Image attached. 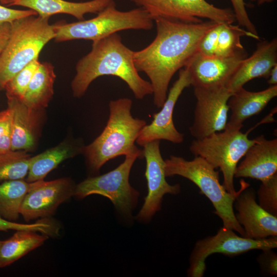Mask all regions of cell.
I'll use <instances>...</instances> for the list:
<instances>
[{"instance_id": "cell-1", "label": "cell", "mask_w": 277, "mask_h": 277, "mask_svg": "<svg viewBox=\"0 0 277 277\" xmlns=\"http://www.w3.org/2000/svg\"><path fill=\"white\" fill-rule=\"evenodd\" d=\"M153 21L156 35L147 46L134 51L133 62L138 72H144L149 78L153 103L160 108L166 99L174 74L185 67L197 52L202 37L218 23L210 20L186 23L162 18Z\"/></svg>"}, {"instance_id": "cell-2", "label": "cell", "mask_w": 277, "mask_h": 277, "mask_svg": "<svg viewBox=\"0 0 277 277\" xmlns=\"http://www.w3.org/2000/svg\"><path fill=\"white\" fill-rule=\"evenodd\" d=\"M133 53L117 33L93 42L91 51L76 64V74L71 84L73 96H83L90 84L104 75L115 76L124 81L136 99L152 94L150 83L142 78L135 67Z\"/></svg>"}, {"instance_id": "cell-3", "label": "cell", "mask_w": 277, "mask_h": 277, "mask_svg": "<svg viewBox=\"0 0 277 277\" xmlns=\"http://www.w3.org/2000/svg\"><path fill=\"white\" fill-rule=\"evenodd\" d=\"M132 105V100L126 97L109 102V115L105 127L83 149L82 153L91 173H97L101 167L112 159L140 149L135 143L146 122L133 117Z\"/></svg>"}, {"instance_id": "cell-4", "label": "cell", "mask_w": 277, "mask_h": 277, "mask_svg": "<svg viewBox=\"0 0 277 277\" xmlns=\"http://www.w3.org/2000/svg\"><path fill=\"white\" fill-rule=\"evenodd\" d=\"M164 162L166 177L180 175L193 182L211 201L214 213L223 222V227L244 236V231L236 219L233 205L240 193L249 186L248 183L241 180L240 189L231 193L220 184L219 172L201 156H194L192 160L187 161L172 155Z\"/></svg>"}, {"instance_id": "cell-5", "label": "cell", "mask_w": 277, "mask_h": 277, "mask_svg": "<svg viewBox=\"0 0 277 277\" xmlns=\"http://www.w3.org/2000/svg\"><path fill=\"white\" fill-rule=\"evenodd\" d=\"M50 17L31 15L12 23L7 44L0 56V90L19 70L35 58L55 37Z\"/></svg>"}, {"instance_id": "cell-6", "label": "cell", "mask_w": 277, "mask_h": 277, "mask_svg": "<svg viewBox=\"0 0 277 277\" xmlns=\"http://www.w3.org/2000/svg\"><path fill=\"white\" fill-rule=\"evenodd\" d=\"M91 19L68 23L62 21L53 25L55 42H63L74 39L97 41L111 34L128 30H149L153 20L142 8L126 11L116 8L111 4Z\"/></svg>"}, {"instance_id": "cell-7", "label": "cell", "mask_w": 277, "mask_h": 277, "mask_svg": "<svg viewBox=\"0 0 277 277\" xmlns=\"http://www.w3.org/2000/svg\"><path fill=\"white\" fill-rule=\"evenodd\" d=\"M248 130L226 127L222 131L201 139L194 140L189 147L194 156H201L214 168H219L223 175L224 188L229 193L236 192L234 186V173L240 160L256 142L250 139Z\"/></svg>"}, {"instance_id": "cell-8", "label": "cell", "mask_w": 277, "mask_h": 277, "mask_svg": "<svg viewBox=\"0 0 277 277\" xmlns=\"http://www.w3.org/2000/svg\"><path fill=\"white\" fill-rule=\"evenodd\" d=\"M143 157L141 149L126 155L124 162L114 169L102 175L89 177L76 185L74 196L80 199L92 194L103 196L110 200L121 216L131 219L140 193L129 183V175L136 160Z\"/></svg>"}, {"instance_id": "cell-9", "label": "cell", "mask_w": 277, "mask_h": 277, "mask_svg": "<svg viewBox=\"0 0 277 277\" xmlns=\"http://www.w3.org/2000/svg\"><path fill=\"white\" fill-rule=\"evenodd\" d=\"M276 247V236L259 240L248 239L238 235L231 229L222 227L216 234L196 243L190 256L188 275L202 277L206 268L205 260L213 253L234 256L254 249L265 251Z\"/></svg>"}, {"instance_id": "cell-10", "label": "cell", "mask_w": 277, "mask_h": 277, "mask_svg": "<svg viewBox=\"0 0 277 277\" xmlns=\"http://www.w3.org/2000/svg\"><path fill=\"white\" fill-rule=\"evenodd\" d=\"M154 20L157 18L186 23H199L202 18L218 23L233 24V10L217 7L206 0H130Z\"/></svg>"}, {"instance_id": "cell-11", "label": "cell", "mask_w": 277, "mask_h": 277, "mask_svg": "<svg viewBox=\"0 0 277 277\" xmlns=\"http://www.w3.org/2000/svg\"><path fill=\"white\" fill-rule=\"evenodd\" d=\"M196 105L191 135L201 139L226 128L229 108L228 101L232 93L226 86L193 87Z\"/></svg>"}, {"instance_id": "cell-12", "label": "cell", "mask_w": 277, "mask_h": 277, "mask_svg": "<svg viewBox=\"0 0 277 277\" xmlns=\"http://www.w3.org/2000/svg\"><path fill=\"white\" fill-rule=\"evenodd\" d=\"M160 145V141L155 140L143 146V157L146 165L145 176L148 193L136 216V219L142 223L149 222L156 212L161 210L165 194H177L181 191L179 184L170 185L166 180L165 162L161 153Z\"/></svg>"}, {"instance_id": "cell-13", "label": "cell", "mask_w": 277, "mask_h": 277, "mask_svg": "<svg viewBox=\"0 0 277 277\" xmlns=\"http://www.w3.org/2000/svg\"><path fill=\"white\" fill-rule=\"evenodd\" d=\"M75 186L67 177L30 183L21 205L20 214L27 222L40 217L47 218L62 203L74 195Z\"/></svg>"}, {"instance_id": "cell-14", "label": "cell", "mask_w": 277, "mask_h": 277, "mask_svg": "<svg viewBox=\"0 0 277 277\" xmlns=\"http://www.w3.org/2000/svg\"><path fill=\"white\" fill-rule=\"evenodd\" d=\"M191 86V79L185 68L179 71V77L167 93L161 110L153 115V120L142 129L136 143L141 146L155 140H166L174 144L184 141V134L176 129L173 121L175 105L183 90Z\"/></svg>"}, {"instance_id": "cell-15", "label": "cell", "mask_w": 277, "mask_h": 277, "mask_svg": "<svg viewBox=\"0 0 277 277\" xmlns=\"http://www.w3.org/2000/svg\"><path fill=\"white\" fill-rule=\"evenodd\" d=\"M248 56L244 49L229 56L206 55L196 52L185 68L193 87L226 86L242 60Z\"/></svg>"}, {"instance_id": "cell-16", "label": "cell", "mask_w": 277, "mask_h": 277, "mask_svg": "<svg viewBox=\"0 0 277 277\" xmlns=\"http://www.w3.org/2000/svg\"><path fill=\"white\" fill-rule=\"evenodd\" d=\"M246 188L234 201L235 216L244 231L243 237L262 239L277 235V216L264 209L255 200L253 191Z\"/></svg>"}, {"instance_id": "cell-17", "label": "cell", "mask_w": 277, "mask_h": 277, "mask_svg": "<svg viewBox=\"0 0 277 277\" xmlns=\"http://www.w3.org/2000/svg\"><path fill=\"white\" fill-rule=\"evenodd\" d=\"M238 165L235 177H249L261 182L277 173V139H266L261 135L247 150Z\"/></svg>"}, {"instance_id": "cell-18", "label": "cell", "mask_w": 277, "mask_h": 277, "mask_svg": "<svg viewBox=\"0 0 277 277\" xmlns=\"http://www.w3.org/2000/svg\"><path fill=\"white\" fill-rule=\"evenodd\" d=\"M277 65V39L258 44L252 54L242 61L226 85L233 94L249 81L259 77L267 78Z\"/></svg>"}, {"instance_id": "cell-19", "label": "cell", "mask_w": 277, "mask_h": 277, "mask_svg": "<svg viewBox=\"0 0 277 277\" xmlns=\"http://www.w3.org/2000/svg\"><path fill=\"white\" fill-rule=\"evenodd\" d=\"M276 95L277 85L257 92L240 88L228 101L231 115L226 127L241 130L245 120L259 114Z\"/></svg>"}, {"instance_id": "cell-20", "label": "cell", "mask_w": 277, "mask_h": 277, "mask_svg": "<svg viewBox=\"0 0 277 277\" xmlns=\"http://www.w3.org/2000/svg\"><path fill=\"white\" fill-rule=\"evenodd\" d=\"M115 3L114 0H91L74 2L65 0H16L8 6H18L35 11L43 17H50L58 14L72 15L78 21L84 19L87 13H98Z\"/></svg>"}, {"instance_id": "cell-21", "label": "cell", "mask_w": 277, "mask_h": 277, "mask_svg": "<svg viewBox=\"0 0 277 277\" xmlns=\"http://www.w3.org/2000/svg\"><path fill=\"white\" fill-rule=\"evenodd\" d=\"M8 107L12 112L11 150L28 151L35 144L38 112L27 106L22 100L7 96Z\"/></svg>"}, {"instance_id": "cell-22", "label": "cell", "mask_w": 277, "mask_h": 277, "mask_svg": "<svg viewBox=\"0 0 277 277\" xmlns=\"http://www.w3.org/2000/svg\"><path fill=\"white\" fill-rule=\"evenodd\" d=\"M81 143L65 141L54 147L30 158L27 182L44 180L46 176L64 161L82 153Z\"/></svg>"}, {"instance_id": "cell-23", "label": "cell", "mask_w": 277, "mask_h": 277, "mask_svg": "<svg viewBox=\"0 0 277 277\" xmlns=\"http://www.w3.org/2000/svg\"><path fill=\"white\" fill-rule=\"evenodd\" d=\"M248 36L259 39L255 35L239 25L221 23L208 31L207 37L213 55L229 56L244 50L241 37Z\"/></svg>"}, {"instance_id": "cell-24", "label": "cell", "mask_w": 277, "mask_h": 277, "mask_svg": "<svg viewBox=\"0 0 277 277\" xmlns=\"http://www.w3.org/2000/svg\"><path fill=\"white\" fill-rule=\"evenodd\" d=\"M55 78L53 65L47 62H41L26 89L22 102L35 110L47 107L53 94Z\"/></svg>"}, {"instance_id": "cell-25", "label": "cell", "mask_w": 277, "mask_h": 277, "mask_svg": "<svg viewBox=\"0 0 277 277\" xmlns=\"http://www.w3.org/2000/svg\"><path fill=\"white\" fill-rule=\"evenodd\" d=\"M48 236L29 230H17L0 245V268L6 267L41 246Z\"/></svg>"}, {"instance_id": "cell-26", "label": "cell", "mask_w": 277, "mask_h": 277, "mask_svg": "<svg viewBox=\"0 0 277 277\" xmlns=\"http://www.w3.org/2000/svg\"><path fill=\"white\" fill-rule=\"evenodd\" d=\"M30 183L23 180L4 181L0 184V216L9 221H16Z\"/></svg>"}, {"instance_id": "cell-27", "label": "cell", "mask_w": 277, "mask_h": 277, "mask_svg": "<svg viewBox=\"0 0 277 277\" xmlns=\"http://www.w3.org/2000/svg\"><path fill=\"white\" fill-rule=\"evenodd\" d=\"M31 157L25 150L0 153V181L23 180L28 174Z\"/></svg>"}, {"instance_id": "cell-28", "label": "cell", "mask_w": 277, "mask_h": 277, "mask_svg": "<svg viewBox=\"0 0 277 277\" xmlns=\"http://www.w3.org/2000/svg\"><path fill=\"white\" fill-rule=\"evenodd\" d=\"M40 63L38 58H35L15 74L5 86L6 96L14 97L22 100L26 89Z\"/></svg>"}, {"instance_id": "cell-29", "label": "cell", "mask_w": 277, "mask_h": 277, "mask_svg": "<svg viewBox=\"0 0 277 277\" xmlns=\"http://www.w3.org/2000/svg\"><path fill=\"white\" fill-rule=\"evenodd\" d=\"M258 195L259 204L269 213L277 216V173L261 182Z\"/></svg>"}, {"instance_id": "cell-30", "label": "cell", "mask_w": 277, "mask_h": 277, "mask_svg": "<svg viewBox=\"0 0 277 277\" xmlns=\"http://www.w3.org/2000/svg\"><path fill=\"white\" fill-rule=\"evenodd\" d=\"M29 230L50 235L53 230V224L48 219L44 218L31 224L18 223L9 221L0 216V231Z\"/></svg>"}, {"instance_id": "cell-31", "label": "cell", "mask_w": 277, "mask_h": 277, "mask_svg": "<svg viewBox=\"0 0 277 277\" xmlns=\"http://www.w3.org/2000/svg\"><path fill=\"white\" fill-rule=\"evenodd\" d=\"M12 112L8 107L0 111V153L11 150Z\"/></svg>"}, {"instance_id": "cell-32", "label": "cell", "mask_w": 277, "mask_h": 277, "mask_svg": "<svg viewBox=\"0 0 277 277\" xmlns=\"http://www.w3.org/2000/svg\"><path fill=\"white\" fill-rule=\"evenodd\" d=\"M255 1V0H251ZM233 8L236 21L239 25L245 28V29L252 34L258 35L256 29L250 20L245 7L244 0H230Z\"/></svg>"}, {"instance_id": "cell-33", "label": "cell", "mask_w": 277, "mask_h": 277, "mask_svg": "<svg viewBox=\"0 0 277 277\" xmlns=\"http://www.w3.org/2000/svg\"><path fill=\"white\" fill-rule=\"evenodd\" d=\"M37 15L35 11L31 9H14L0 4V26L6 23H12L22 17Z\"/></svg>"}, {"instance_id": "cell-34", "label": "cell", "mask_w": 277, "mask_h": 277, "mask_svg": "<svg viewBox=\"0 0 277 277\" xmlns=\"http://www.w3.org/2000/svg\"><path fill=\"white\" fill-rule=\"evenodd\" d=\"M271 250H266L267 255H265L267 259L264 261V267L269 274L276 275L277 274V257L276 254L270 253Z\"/></svg>"}, {"instance_id": "cell-35", "label": "cell", "mask_w": 277, "mask_h": 277, "mask_svg": "<svg viewBox=\"0 0 277 277\" xmlns=\"http://www.w3.org/2000/svg\"><path fill=\"white\" fill-rule=\"evenodd\" d=\"M11 29V23H6L0 26V56L9 41Z\"/></svg>"}, {"instance_id": "cell-36", "label": "cell", "mask_w": 277, "mask_h": 277, "mask_svg": "<svg viewBox=\"0 0 277 277\" xmlns=\"http://www.w3.org/2000/svg\"><path fill=\"white\" fill-rule=\"evenodd\" d=\"M267 78V83L270 85H277V65L271 70Z\"/></svg>"}, {"instance_id": "cell-37", "label": "cell", "mask_w": 277, "mask_h": 277, "mask_svg": "<svg viewBox=\"0 0 277 277\" xmlns=\"http://www.w3.org/2000/svg\"><path fill=\"white\" fill-rule=\"evenodd\" d=\"M15 1L16 0H0V4L3 5H7L8 6Z\"/></svg>"}, {"instance_id": "cell-38", "label": "cell", "mask_w": 277, "mask_h": 277, "mask_svg": "<svg viewBox=\"0 0 277 277\" xmlns=\"http://www.w3.org/2000/svg\"><path fill=\"white\" fill-rule=\"evenodd\" d=\"M258 5H261L265 3L272 2L273 0H255Z\"/></svg>"}, {"instance_id": "cell-39", "label": "cell", "mask_w": 277, "mask_h": 277, "mask_svg": "<svg viewBox=\"0 0 277 277\" xmlns=\"http://www.w3.org/2000/svg\"><path fill=\"white\" fill-rule=\"evenodd\" d=\"M2 242V241H0V245H1V244Z\"/></svg>"}]
</instances>
